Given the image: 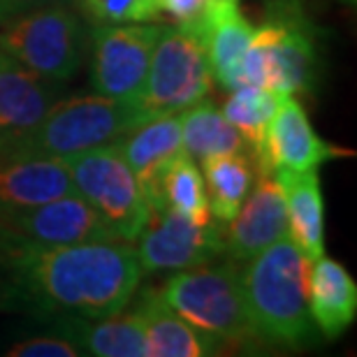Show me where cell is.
<instances>
[{
  "label": "cell",
  "mask_w": 357,
  "mask_h": 357,
  "mask_svg": "<svg viewBox=\"0 0 357 357\" xmlns=\"http://www.w3.org/2000/svg\"><path fill=\"white\" fill-rule=\"evenodd\" d=\"M0 248L10 295L45 313L112 316L126 309L142 278L137 251L123 239Z\"/></svg>",
  "instance_id": "cell-1"
},
{
  "label": "cell",
  "mask_w": 357,
  "mask_h": 357,
  "mask_svg": "<svg viewBox=\"0 0 357 357\" xmlns=\"http://www.w3.org/2000/svg\"><path fill=\"white\" fill-rule=\"evenodd\" d=\"M311 260L290 237L278 239L241 269V292L258 339L299 348L316 341L309 311Z\"/></svg>",
  "instance_id": "cell-2"
},
{
  "label": "cell",
  "mask_w": 357,
  "mask_h": 357,
  "mask_svg": "<svg viewBox=\"0 0 357 357\" xmlns=\"http://www.w3.org/2000/svg\"><path fill=\"white\" fill-rule=\"evenodd\" d=\"M162 297L178 316L225 346L258 339L241 292V269L232 258L174 271L162 288Z\"/></svg>",
  "instance_id": "cell-3"
},
{
  "label": "cell",
  "mask_w": 357,
  "mask_h": 357,
  "mask_svg": "<svg viewBox=\"0 0 357 357\" xmlns=\"http://www.w3.org/2000/svg\"><path fill=\"white\" fill-rule=\"evenodd\" d=\"M142 121L146 119L135 102H123L100 93L59 100L42 119V123L14 151L68 160L93 149L116 144Z\"/></svg>",
  "instance_id": "cell-4"
},
{
  "label": "cell",
  "mask_w": 357,
  "mask_h": 357,
  "mask_svg": "<svg viewBox=\"0 0 357 357\" xmlns=\"http://www.w3.org/2000/svg\"><path fill=\"white\" fill-rule=\"evenodd\" d=\"M213 75L206 59L204 40L195 24L162 26L158 45L139 96L144 119L181 114L209 96Z\"/></svg>",
  "instance_id": "cell-5"
},
{
  "label": "cell",
  "mask_w": 357,
  "mask_h": 357,
  "mask_svg": "<svg viewBox=\"0 0 357 357\" xmlns=\"http://www.w3.org/2000/svg\"><path fill=\"white\" fill-rule=\"evenodd\" d=\"M86 33L66 3H49L0 24V52L54 82L77 75L84 61Z\"/></svg>",
  "instance_id": "cell-6"
},
{
  "label": "cell",
  "mask_w": 357,
  "mask_h": 357,
  "mask_svg": "<svg viewBox=\"0 0 357 357\" xmlns=\"http://www.w3.org/2000/svg\"><path fill=\"white\" fill-rule=\"evenodd\" d=\"M77 195L84 197L123 241H135L151 218L144 192L119 144H107L68 158Z\"/></svg>",
  "instance_id": "cell-7"
},
{
  "label": "cell",
  "mask_w": 357,
  "mask_h": 357,
  "mask_svg": "<svg viewBox=\"0 0 357 357\" xmlns=\"http://www.w3.org/2000/svg\"><path fill=\"white\" fill-rule=\"evenodd\" d=\"M158 24H100L93 31V89L100 96L139 102L158 45Z\"/></svg>",
  "instance_id": "cell-8"
},
{
  "label": "cell",
  "mask_w": 357,
  "mask_h": 357,
  "mask_svg": "<svg viewBox=\"0 0 357 357\" xmlns=\"http://www.w3.org/2000/svg\"><path fill=\"white\" fill-rule=\"evenodd\" d=\"M135 241L142 274L183 271L225 253V225L216 218L197 223L162 206L151 211L146 227Z\"/></svg>",
  "instance_id": "cell-9"
},
{
  "label": "cell",
  "mask_w": 357,
  "mask_h": 357,
  "mask_svg": "<svg viewBox=\"0 0 357 357\" xmlns=\"http://www.w3.org/2000/svg\"><path fill=\"white\" fill-rule=\"evenodd\" d=\"M119 239L96 209L79 195L0 216V246H63Z\"/></svg>",
  "instance_id": "cell-10"
},
{
  "label": "cell",
  "mask_w": 357,
  "mask_h": 357,
  "mask_svg": "<svg viewBox=\"0 0 357 357\" xmlns=\"http://www.w3.org/2000/svg\"><path fill=\"white\" fill-rule=\"evenodd\" d=\"M253 45L265 66V89L281 96H297L313 86L318 49L311 26L299 14L290 10L255 26Z\"/></svg>",
  "instance_id": "cell-11"
},
{
  "label": "cell",
  "mask_w": 357,
  "mask_h": 357,
  "mask_svg": "<svg viewBox=\"0 0 357 357\" xmlns=\"http://www.w3.org/2000/svg\"><path fill=\"white\" fill-rule=\"evenodd\" d=\"M348 155H355V151L330 144L313 130L302 102L295 96H281L255 162L258 167L271 169V172H281V169L309 172V169H318L327 160L348 158Z\"/></svg>",
  "instance_id": "cell-12"
},
{
  "label": "cell",
  "mask_w": 357,
  "mask_h": 357,
  "mask_svg": "<svg viewBox=\"0 0 357 357\" xmlns=\"http://www.w3.org/2000/svg\"><path fill=\"white\" fill-rule=\"evenodd\" d=\"M61 100V82L0 52V153L14 151Z\"/></svg>",
  "instance_id": "cell-13"
},
{
  "label": "cell",
  "mask_w": 357,
  "mask_h": 357,
  "mask_svg": "<svg viewBox=\"0 0 357 357\" xmlns=\"http://www.w3.org/2000/svg\"><path fill=\"white\" fill-rule=\"evenodd\" d=\"M283 237H288V216L281 183L276 172L258 167L237 216L225 225V253L232 260L246 262Z\"/></svg>",
  "instance_id": "cell-14"
},
{
  "label": "cell",
  "mask_w": 357,
  "mask_h": 357,
  "mask_svg": "<svg viewBox=\"0 0 357 357\" xmlns=\"http://www.w3.org/2000/svg\"><path fill=\"white\" fill-rule=\"evenodd\" d=\"M63 195H77L73 174L63 158L28 151L0 153V216Z\"/></svg>",
  "instance_id": "cell-15"
},
{
  "label": "cell",
  "mask_w": 357,
  "mask_h": 357,
  "mask_svg": "<svg viewBox=\"0 0 357 357\" xmlns=\"http://www.w3.org/2000/svg\"><path fill=\"white\" fill-rule=\"evenodd\" d=\"M116 144L123 151L151 211L162 209L165 206L160 197L162 174L178 155L185 153L181 142V114H165L142 121Z\"/></svg>",
  "instance_id": "cell-16"
},
{
  "label": "cell",
  "mask_w": 357,
  "mask_h": 357,
  "mask_svg": "<svg viewBox=\"0 0 357 357\" xmlns=\"http://www.w3.org/2000/svg\"><path fill=\"white\" fill-rule=\"evenodd\" d=\"M195 26L204 40L213 82L232 91L237 68L253 42L255 26L239 10V0H206Z\"/></svg>",
  "instance_id": "cell-17"
},
{
  "label": "cell",
  "mask_w": 357,
  "mask_h": 357,
  "mask_svg": "<svg viewBox=\"0 0 357 357\" xmlns=\"http://www.w3.org/2000/svg\"><path fill=\"white\" fill-rule=\"evenodd\" d=\"M146 357H206L220 353L225 344L197 330L165 302L162 292L149 290L137 304Z\"/></svg>",
  "instance_id": "cell-18"
},
{
  "label": "cell",
  "mask_w": 357,
  "mask_h": 357,
  "mask_svg": "<svg viewBox=\"0 0 357 357\" xmlns=\"http://www.w3.org/2000/svg\"><path fill=\"white\" fill-rule=\"evenodd\" d=\"M309 311L325 339H339L357 316V283L341 262L320 255L311 262Z\"/></svg>",
  "instance_id": "cell-19"
},
{
  "label": "cell",
  "mask_w": 357,
  "mask_h": 357,
  "mask_svg": "<svg viewBox=\"0 0 357 357\" xmlns=\"http://www.w3.org/2000/svg\"><path fill=\"white\" fill-rule=\"evenodd\" d=\"M285 199L288 237L311 262L325 255V199L318 169L276 172Z\"/></svg>",
  "instance_id": "cell-20"
},
{
  "label": "cell",
  "mask_w": 357,
  "mask_h": 357,
  "mask_svg": "<svg viewBox=\"0 0 357 357\" xmlns=\"http://www.w3.org/2000/svg\"><path fill=\"white\" fill-rule=\"evenodd\" d=\"M63 337L73 339L82 355L93 357H146V341L137 309L105 318H75L63 323Z\"/></svg>",
  "instance_id": "cell-21"
},
{
  "label": "cell",
  "mask_w": 357,
  "mask_h": 357,
  "mask_svg": "<svg viewBox=\"0 0 357 357\" xmlns=\"http://www.w3.org/2000/svg\"><path fill=\"white\" fill-rule=\"evenodd\" d=\"M204 169V188L211 216L227 225L237 216L241 202L258 174V162L251 151H234L211 155L199 162Z\"/></svg>",
  "instance_id": "cell-22"
},
{
  "label": "cell",
  "mask_w": 357,
  "mask_h": 357,
  "mask_svg": "<svg viewBox=\"0 0 357 357\" xmlns=\"http://www.w3.org/2000/svg\"><path fill=\"white\" fill-rule=\"evenodd\" d=\"M181 142L183 151L195 162L220 153L251 151L244 137L227 123L223 112L206 98L181 112Z\"/></svg>",
  "instance_id": "cell-23"
},
{
  "label": "cell",
  "mask_w": 357,
  "mask_h": 357,
  "mask_svg": "<svg viewBox=\"0 0 357 357\" xmlns=\"http://www.w3.org/2000/svg\"><path fill=\"white\" fill-rule=\"evenodd\" d=\"M278 98H281V93H274L269 89L239 86L230 91V98L225 100L223 109H220L227 123L244 137L255 160H258L262 144H265V132L276 112Z\"/></svg>",
  "instance_id": "cell-24"
},
{
  "label": "cell",
  "mask_w": 357,
  "mask_h": 357,
  "mask_svg": "<svg viewBox=\"0 0 357 357\" xmlns=\"http://www.w3.org/2000/svg\"><path fill=\"white\" fill-rule=\"evenodd\" d=\"M160 197L167 209L181 213L190 220H197V223H209L213 218L209 211V202H206L204 176L188 153L178 155L167 167V172L162 174Z\"/></svg>",
  "instance_id": "cell-25"
},
{
  "label": "cell",
  "mask_w": 357,
  "mask_h": 357,
  "mask_svg": "<svg viewBox=\"0 0 357 357\" xmlns=\"http://www.w3.org/2000/svg\"><path fill=\"white\" fill-rule=\"evenodd\" d=\"M79 5L98 24H142L162 14L160 0H79Z\"/></svg>",
  "instance_id": "cell-26"
},
{
  "label": "cell",
  "mask_w": 357,
  "mask_h": 357,
  "mask_svg": "<svg viewBox=\"0 0 357 357\" xmlns=\"http://www.w3.org/2000/svg\"><path fill=\"white\" fill-rule=\"evenodd\" d=\"M10 357H79L82 351L73 339L68 337H33L14 344Z\"/></svg>",
  "instance_id": "cell-27"
},
{
  "label": "cell",
  "mask_w": 357,
  "mask_h": 357,
  "mask_svg": "<svg viewBox=\"0 0 357 357\" xmlns=\"http://www.w3.org/2000/svg\"><path fill=\"white\" fill-rule=\"evenodd\" d=\"M206 0H160L162 12L176 19V24H195Z\"/></svg>",
  "instance_id": "cell-28"
},
{
  "label": "cell",
  "mask_w": 357,
  "mask_h": 357,
  "mask_svg": "<svg viewBox=\"0 0 357 357\" xmlns=\"http://www.w3.org/2000/svg\"><path fill=\"white\" fill-rule=\"evenodd\" d=\"M49 3H66V0H0V24L10 21L17 14L33 10V7L49 5Z\"/></svg>",
  "instance_id": "cell-29"
},
{
  "label": "cell",
  "mask_w": 357,
  "mask_h": 357,
  "mask_svg": "<svg viewBox=\"0 0 357 357\" xmlns=\"http://www.w3.org/2000/svg\"><path fill=\"white\" fill-rule=\"evenodd\" d=\"M339 3H344L346 7H355V3H357V0H339Z\"/></svg>",
  "instance_id": "cell-30"
}]
</instances>
